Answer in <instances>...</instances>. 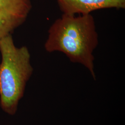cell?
I'll use <instances>...</instances> for the list:
<instances>
[{
    "label": "cell",
    "mask_w": 125,
    "mask_h": 125,
    "mask_svg": "<svg viewBox=\"0 0 125 125\" xmlns=\"http://www.w3.org/2000/svg\"><path fill=\"white\" fill-rule=\"evenodd\" d=\"M98 43V34L91 14H62L50 27L44 47L49 53L62 52L71 62L83 65L95 79L94 52Z\"/></svg>",
    "instance_id": "6da1fadb"
},
{
    "label": "cell",
    "mask_w": 125,
    "mask_h": 125,
    "mask_svg": "<svg viewBox=\"0 0 125 125\" xmlns=\"http://www.w3.org/2000/svg\"><path fill=\"white\" fill-rule=\"evenodd\" d=\"M62 14H89L98 10L125 9V0H56Z\"/></svg>",
    "instance_id": "277c9868"
},
{
    "label": "cell",
    "mask_w": 125,
    "mask_h": 125,
    "mask_svg": "<svg viewBox=\"0 0 125 125\" xmlns=\"http://www.w3.org/2000/svg\"><path fill=\"white\" fill-rule=\"evenodd\" d=\"M0 106L14 115L33 71L31 54L26 46H15L12 34L0 39Z\"/></svg>",
    "instance_id": "7a4b0ae2"
},
{
    "label": "cell",
    "mask_w": 125,
    "mask_h": 125,
    "mask_svg": "<svg viewBox=\"0 0 125 125\" xmlns=\"http://www.w3.org/2000/svg\"><path fill=\"white\" fill-rule=\"evenodd\" d=\"M31 9V0H0V39L22 25Z\"/></svg>",
    "instance_id": "3957f363"
}]
</instances>
